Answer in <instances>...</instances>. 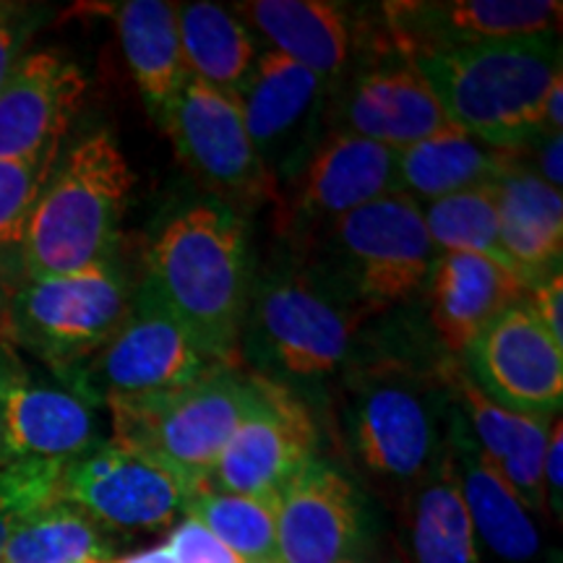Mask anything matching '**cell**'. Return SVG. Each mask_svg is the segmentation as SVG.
Listing matches in <instances>:
<instances>
[{
  "label": "cell",
  "mask_w": 563,
  "mask_h": 563,
  "mask_svg": "<svg viewBox=\"0 0 563 563\" xmlns=\"http://www.w3.org/2000/svg\"><path fill=\"white\" fill-rule=\"evenodd\" d=\"M144 282L209 361L238 368L253 287L251 235L241 209L220 199L180 207L154 232Z\"/></svg>",
  "instance_id": "obj_1"
},
{
  "label": "cell",
  "mask_w": 563,
  "mask_h": 563,
  "mask_svg": "<svg viewBox=\"0 0 563 563\" xmlns=\"http://www.w3.org/2000/svg\"><path fill=\"white\" fill-rule=\"evenodd\" d=\"M373 316L319 264L274 266L253 277L241 361L290 391L321 386L347 368Z\"/></svg>",
  "instance_id": "obj_2"
},
{
  "label": "cell",
  "mask_w": 563,
  "mask_h": 563,
  "mask_svg": "<svg viewBox=\"0 0 563 563\" xmlns=\"http://www.w3.org/2000/svg\"><path fill=\"white\" fill-rule=\"evenodd\" d=\"M449 123L493 150L519 154L545 136L543 112L561 76L559 34L485 42L412 58Z\"/></svg>",
  "instance_id": "obj_3"
},
{
  "label": "cell",
  "mask_w": 563,
  "mask_h": 563,
  "mask_svg": "<svg viewBox=\"0 0 563 563\" xmlns=\"http://www.w3.org/2000/svg\"><path fill=\"white\" fill-rule=\"evenodd\" d=\"M136 175L115 136L95 131L63 154L32 211L21 258L30 277L110 262Z\"/></svg>",
  "instance_id": "obj_4"
},
{
  "label": "cell",
  "mask_w": 563,
  "mask_h": 563,
  "mask_svg": "<svg viewBox=\"0 0 563 563\" xmlns=\"http://www.w3.org/2000/svg\"><path fill=\"white\" fill-rule=\"evenodd\" d=\"M253 391L256 384L251 373L220 368L178 391L110 397L102 402L110 412V443L150 456L191 483L203 485L249 412Z\"/></svg>",
  "instance_id": "obj_5"
},
{
  "label": "cell",
  "mask_w": 563,
  "mask_h": 563,
  "mask_svg": "<svg viewBox=\"0 0 563 563\" xmlns=\"http://www.w3.org/2000/svg\"><path fill=\"white\" fill-rule=\"evenodd\" d=\"M323 232L319 266L376 316L418 298L439 256L422 207L402 191L350 211Z\"/></svg>",
  "instance_id": "obj_6"
},
{
  "label": "cell",
  "mask_w": 563,
  "mask_h": 563,
  "mask_svg": "<svg viewBox=\"0 0 563 563\" xmlns=\"http://www.w3.org/2000/svg\"><path fill=\"white\" fill-rule=\"evenodd\" d=\"M441 378L373 368L347 382L344 428L357 462L373 477L397 485L420 483L443 452Z\"/></svg>",
  "instance_id": "obj_7"
},
{
  "label": "cell",
  "mask_w": 563,
  "mask_h": 563,
  "mask_svg": "<svg viewBox=\"0 0 563 563\" xmlns=\"http://www.w3.org/2000/svg\"><path fill=\"white\" fill-rule=\"evenodd\" d=\"M131 308L125 277L110 262L58 277H30L9 308V329L19 347L74 376L115 334Z\"/></svg>",
  "instance_id": "obj_8"
},
{
  "label": "cell",
  "mask_w": 563,
  "mask_h": 563,
  "mask_svg": "<svg viewBox=\"0 0 563 563\" xmlns=\"http://www.w3.org/2000/svg\"><path fill=\"white\" fill-rule=\"evenodd\" d=\"M224 368L209 361L146 282L131 300L115 334L91 361L68 376L95 402L110 397H150L186 389Z\"/></svg>",
  "instance_id": "obj_9"
},
{
  "label": "cell",
  "mask_w": 563,
  "mask_h": 563,
  "mask_svg": "<svg viewBox=\"0 0 563 563\" xmlns=\"http://www.w3.org/2000/svg\"><path fill=\"white\" fill-rule=\"evenodd\" d=\"M159 129L173 141L180 165L207 188L211 199L235 209L264 199L277 201L269 175L245 131L235 95L188 76Z\"/></svg>",
  "instance_id": "obj_10"
},
{
  "label": "cell",
  "mask_w": 563,
  "mask_h": 563,
  "mask_svg": "<svg viewBox=\"0 0 563 563\" xmlns=\"http://www.w3.org/2000/svg\"><path fill=\"white\" fill-rule=\"evenodd\" d=\"M199 488L165 464L104 441L63 464L58 498L79 506L102 530L154 532L186 514Z\"/></svg>",
  "instance_id": "obj_11"
},
{
  "label": "cell",
  "mask_w": 563,
  "mask_h": 563,
  "mask_svg": "<svg viewBox=\"0 0 563 563\" xmlns=\"http://www.w3.org/2000/svg\"><path fill=\"white\" fill-rule=\"evenodd\" d=\"M245 131L279 196L321 141L327 84L279 53H262L238 89Z\"/></svg>",
  "instance_id": "obj_12"
},
{
  "label": "cell",
  "mask_w": 563,
  "mask_h": 563,
  "mask_svg": "<svg viewBox=\"0 0 563 563\" xmlns=\"http://www.w3.org/2000/svg\"><path fill=\"white\" fill-rule=\"evenodd\" d=\"M253 376V373H251ZM256 391L203 488L232 496H279L287 481L316 456V428L298 394L253 376Z\"/></svg>",
  "instance_id": "obj_13"
},
{
  "label": "cell",
  "mask_w": 563,
  "mask_h": 563,
  "mask_svg": "<svg viewBox=\"0 0 563 563\" xmlns=\"http://www.w3.org/2000/svg\"><path fill=\"white\" fill-rule=\"evenodd\" d=\"M389 194H399L397 152L332 131L279 191V224L295 238H308Z\"/></svg>",
  "instance_id": "obj_14"
},
{
  "label": "cell",
  "mask_w": 563,
  "mask_h": 563,
  "mask_svg": "<svg viewBox=\"0 0 563 563\" xmlns=\"http://www.w3.org/2000/svg\"><path fill=\"white\" fill-rule=\"evenodd\" d=\"M464 373L493 402L534 418H559L563 347L527 306L514 302L462 355Z\"/></svg>",
  "instance_id": "obj_15"
},
{
  "label": "cell",
  "mask_w": 563,
  "mask_h": 563,
  "mask_svg": "<svg viewBox=\"0 0 563 563\" xmlns=\"http://www.w3.org/2000/svg\"><path fill=\"white\" fill-rule=\"evenodd\" d=\"M382 16L402 58L559 34V0H399Z\"/></svg>",
  "instance_id": "obj_16"
},
{
  "label": "cell",
  "mask_w": 563,
  "mask_h": 563,
  "mask_svg": "<svg viewBox=\"0 0 563 563\" xmlns=\"http://www.w3.org/2000/svg\"><path fill=\"white\" fill-rule=\"evenodd\" d=\"M363 538L361 493L334 464L313 456L279 490L277 563H352Z\"/></svg>",
  "instance_id": "obj_17"
},
{
  "label": "cell",
  "mask_w": 563,
  "mask_h": 563,
  "mask_svg": "<svg viewBox=\"0 0 563 563\" xmlns=\"http://www.w3.org/2000/svg\"><path fill=\"white\" fill-rule=\"evenodd\" d=\"M0 399L11 460L70 462L104 443L100 402L66 378L40 382L3 361Z\"/></svg>",
  "instance_id": "obj_18"
},
{
  "label": "cell",
  "mask_w": 563,
  "mask_h": 563,
  "mask_svg": "<svg viewBox=\"0 0 563 563\" xmlns=\"http://www.w3.org/2000/svg\"><path fill=\"white\" fill-rule=\"evenodd\" d=\"M87 95V76L58 51L13 63L0 87V159H30L60 150Z\"/></svg>",
  "instance_id": "obj_19"
},
{
  "label": "cell",
  "mask_w": 563,
  "mask_h": 563,
  "mask_svg": "<svg viewBox=\"0 0 563 563\" xmlns=\"http://www.w3.org/2000/svg\"><path fill=\"white\" fill-rule=\"evenodd\" d=\"M336 123V131L402 152L446 129L449 118L420 68L410 58L394 55L347 81Z\"/></svg>",
  "instance_id": "obj_20"
},
{
  "label": "cell",
  "mask_w": 563,
  "mask_h": 563,
  "mask_svg": "<svg viewBox=\"0 0 563 563\" xmlns=\"http://www.w3.org/2000/svg\"><path fill=\"white\" fill-rule=\"evenodd\" d=\"M441 382L452 386L456 394V412L470 439L509 485L514 496L522 501L527 511H545L543 464L555 418H534V415L511 412L496 405L477 389L473 378L460 368V363H443Z\"/></svg>",
  "instance_id": "obj_21"
},
{
  "label": "cell",
  "mask_w": 563,
  "mask_h": 563,
  "mask_svg": "<svg viewBox=\"0 0 563 563\" xmlns=\"http://www.w3.org/2000/svg\"><path fill=\"white\" fill-rule=\"evenodd\" d=\"M422 292L441 347L462 357L506 308L525 300L527 285L490 258L475 253H439Z\"/></svg>",
  "instance_id": "obj_22"
},
{
  "label": "cell",
  "mask_w": 563,
  "mask_h": 563,
  "mask_svg": "<svg viewBox=\"0 0 563 563\" xmlns=\"http://www.w3.org/2000/svg\"><path fill=\"white\" fill-rule=\"evenodd\" d=\"M235 16L285 55L319 76L340 84L357 47V26L350 5L332 0H251L238 3Z\"/></svg>",
  "instance_id": "obj_23"
},
{
  "label": "cell",
  "mask_w": 563,
  "mask_h": 563,
  "mask_svg": "<svg viewBox=\"0 0 563 563\" xmlns=\"http://www.w3.org/2000/svg\"><path fill=\"white\" fill-rule=\"evenodd\" d=\"M452 410L454 418L449 426L446 449L452 454L456 481H460L475 534L498 559L509 563L534 561L540 555V534L530 519V511L470 439L456 407Z\"/></svg>",
  "instance_id": "obj_24"
},
{
  "label": "cell",
  "mask_w": 563,
  "mask_h": 563,
  "mask_svg": "<svg viewBox=\"0 0 563 563\" xmlns=\"http://www.w3.org/2000/svg\"><path fill=\"white\" fill-rule=\"evenodd\" d=\"M498 241L527 290L561 272L563 199L538 173L514 165L496 180Z\"/></svg>",
  "instance_id": "obj_25"
},
{
  "label": "cell",
  "mask_w": 563,
  "mask_h": 563,
  "mask_svg": "<svg viewBox=\"0 0 563 563\" xmlns=\"http://www.w3.org/2000/svg\"><path fill=\"white\" fill-rule=\"evenodd\" d=\"M517 165V154L493 150L449 123L433 136L397 152L399 191L420 203L496 183Z\"/></svg>",
  "instance_id": "obj_26"
},
{
  "label": "cell",
  "mask_w": 563,
  "mask_h": 563,
  "mask_svg": "<svg viewBox=\"0 0 563 563\" xmlns=\"http://www.w3.org/2000/svg\"><path fill=\"white\" fill-rule=\"evenodd\" d=\"M115 24L141 100L159 125L188 81L178 34V5L165 0H129L118 5Z\"/></svg>",
  "instance_id": "obj_27"
},
{
  "label": "cell",
  "mask_w": 563,
  "mask_h": 563,
  "mask_svg": "<svg viewBox=\"0 0 563 563\" xmlns=\"http://www.w3.org/2000/svg\"><path fill=\"white\" fill-rule=\"evenodd\" d=\"M402 532L407 563H481L477 534L446 443L431 473L415 483Z\"/></svg>",
  "instance_id": "obj_28"
},
{
  "label": "cell",
  "mask_w": 563,
  "mask_h": 563,
  "mask_svg": "<svg viewBox=\"0 0 563 563\" xmlns=\"http://www.w3.org/2000/svg\"><path fill=\"white\" fill-rule=\"evenodd\" d=\"M178 34L188 76L238 95L258 58L249 26L214 3L178 5Z\"/></svg>",
  "instance_id": "obj_29"
},
{
  "label": "cell",
  "mask_w": 563,
  "mask_h": 563,
  "mask_svg": "<svg viewBox=\"0 0 563 563\" xmlns=\"http://www.w3.org/2000/svg\"><path fill=\"white\" fill-rule=\"evenodd\" d=\"M97 559H108L102 527L79 506L55 498L19 522L0 563H89Z\"/></svg>",
  "instance_id": "obj_30"
},
{
  "label": "cell",
  "mask_w": 563,
  "mask_h": 563,
  "mask_svg": "<svg viewBox=\"0 0 563 563\" xmlns=\"http://www.w3.org/2000/svg\"><path fill=\"white\" fill-rule=\"evenodd\" d=\"M279 496H232L199 488L186 506V517L245 563H277Z\"/></svg>",
  "instance_id": "obj_31"
},
{
  "label": "cell",
  "mask_w": 563,
  "mask_h": 563,
  "mask_svg": "<svg viewBox=\"0 0 563 563\" xmlns=\"http://www.w3.org/2000/svg\"><path fill=\"white\" fill-rule=\"evenodd\" d=\"M422 220L439 253H475L514 272L498 241L496 183L431 201L422 207Z\"/></svg>",
  "instance_id": "obj_32"
},
{
  "label": "cell",
  "mask_w": 563,
  "mask_h": 563,
  "mask_svg": "<svg viewBox=\"0 0 563 563\" xmlns=\"http://www.w3.org/2000/svg\"><path fill=\"white\" fill-rule=\"evenodd\" d=\"M60 159V150L30 159H0V253L21 251L32 211Z\"/></svg>",
  "instance_id": "obj_33"
},
{
  "label": "cell",
  "mask_w": 563,
  "mask_h": 563,
  "mask_svg": "<svg viewBox=\"0 0 563 563\" xmlns=\"http://www.w3.org/2000/svg\"><path fill=\"white\" fill-rule=\"evenodd\" d=\"M63 464L66 462L11 460L0 467V559L19 522L58 498Z\"/></svg>",
  "instance_id": "obj_34"
},
{
  "label": "cell",
  "mask_w": 563,
  "mask_h": 563,
  "mask_svg": "<svg viewBox=\"0 0 563 563\" xmlns=\"http://www.w3.org/2000/svg\"><path fill=\"white\" fill-rule=\"evenodd\" d=\"M89 563H245L235 553L228 551L220 540H214L194 519L183 522L170 532V538L157 548L141 551L125 559H97Z\"/></svg>",
  "instance_id": "obj_35"
},
{
  "label": "cell",
  "mask_w": 563,
  "mask_h": 563,
  "mask_svg": "<svg viewBox=\"0 0 563 563\" xmlns=\"http://www.w3.org/2000/svg\"><path fill=\"white\" fill-rule=\"evenodd\" d=\"M527 306L543 323V329L551 334V340L563 347V277L561 272H553L538 285H532L525 295Z\"/></svg>",
  "instance_id": "obj_36"
},
{
  "label": "cell",
  "mask_w": 563,
  "mask_h": 563,
  "mask_svg": "<svg viewBox=\"0 0 563 563\" xmlns=\"http://www.w3.org/2000/svg\"><path fill=\"white\" fill-rule=\"evenodd\" d=\"M24 40V21L21 11L11 3H0V87L19 60V47Z\"/></svg>",
  "instance_id": "obj_37"
},
{
  "label": "cell",
  "mask_w": 563,
  "mask_h": 563,
  "mask_svg": "<svg viewBox=\"0 0 563 563\" xmlns=\"http://www.w3.org/2000/svg\"><path fill=\"white\" fill-rule=\"evenodd\" d=\"M561 456H563V428H561V418H555L551 426V435H548L545 464H543L545 498H553L555 511H561V483H563Z\"/></svg>",
  "instance_id": "obj_38"
},
{
  "label": "cell",
  "mask_w": 563,
  "mask_h": 563,
  "mask_svg": "<svg viewBox=\"0 0 563 563\" xmlns=\"http://www.w3.org/2000/svg\"><path fill=\"white\" fill-rule=\"evenodd\" d=\"M543 144H540L538 150V165H540V173L538 178H543L548 186L559 188L561 191V157H563V136L561 133H545Z\"/></svg>",
  "instance_id": "obj_39"
},
{
  "label": "cell",
  "mask_w": 563,
  "mask_h": 563,
  "mask_svg": "<svg viewBox=\"0 0 563 563\" xmlns=\"http://www.w3.org/2000/svg\"><path fill=\"white\" fill-rule=\"evenodd\" d=\"M0 371H3V361H0ZM9 462L11 456H9V449H5V431H3V399H0V467Z\"/></svg>",
  "instance_id": "obj_40"
},
{
  "label": "cell",
  "mask_w": 563,
  "mask_h": 563,
  "mask_svg": "<svg viewBox=\"0 0 563 563\" xmlns=\"http://www.w3.org/2000/svg\"><path fill=\"white\" fill-rule=\"evenodd\" d=\"M352 563H363V561H352Z\"/></svg>",
  "instance_id": "obj_41"
}]
</instances>
